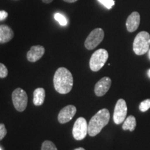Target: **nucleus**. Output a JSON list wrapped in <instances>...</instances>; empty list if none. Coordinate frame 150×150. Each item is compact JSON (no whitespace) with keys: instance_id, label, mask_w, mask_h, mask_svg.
Instances as JSON below:
<instances>
[{"instance_id":"23","label":"nucleus","mask_w":150,"mask_h":150,"mask_svg":"<svg viewBox=\"0 0 150 150\" xmlns=\"http://www.w3.org/2000/svg\"><path fill=\"white\" fill-rule=\"evenodd\" d=\"M63 1L67 3H74L75 1H78V0H63Z\"/></svg>"},{"instance_id":"17","label":"nucleus","mask_w":150,"mask_h":150,"mask_svg":"<svg viewBox=\"0 0 150 150\" xmlns=\"http://www.w3.org/2000/svg\"><path fill=\"white\" fill-rule=\"evenodd\" d=\"M54 19L60 24V25L61 26H66L67 24V21L66 18H65L63 15L59 13H56L54 14Z\"/></svg>"},{"instance_id":"15","label":"nucleus","mask_w":150,"mask_h":150,"mask_svg":"<svg viewBox=\"0 0 150 150\" xmlns=\"http://www.w3.org/2000/svg\"><path fill=\"white\" fill-rule=\"evenodd\" d=\"M136 127V117L133 115H129L127 117L125 120L123 122L122 129L125 131H134Z\"/></svg>"},{"instance_id":"28","label":"nucleus","mask_w":150,"mask_h":150,"mask_svg":"<svg viewBox=\"0 0 150 150\" xmlns=\"http://www.w3.org/2000/svg\"><path fill=\"white\" fill-rule=\"evenodd\" d=\"M0 150H1V148H0Z\"/></svg>"},{"instance_id":"2","label":"nucleus","mask_w":150,"mask_h":150,"mask_svg":"<svg viewBox=\"0 0 150 150\" xmlns=\"http://www.w3.org/2000/svg\"><path fill=\"white\" fill-rule=\"evenodd\" d=\"M110 120V112L106 108H103L91 118L88 123V135L94 137L98 135L102 129L108 125Z\"/></svg>"},{"instance_id":"5","label":"nucleus","mask_w":150,"mask_h":150,"mask_svg":"<svg viewBox=\"0 0 150 150\" xmlns=\"http://www.w3.org/2000/svg\"><path fill=\"white\" fill-rule=\"evenodd\" d=\"M104 38V30L101 28H97L91 31L86 39L84 45L88 50H94L102 42Z\"/></svg>"},{"instance_id":"21","label":"nucleus","mask_w":150,"mask_h":150,"mask_svg":"<svg viewBox=\"0 0 150 150\" xmlns=\"http://www.w3.org/2000/svg\"><path fill=\"white\" fill-rule=\"evenodd\" d=\"M7 134L6 129L4 124H0V140H1Z\"/></svg>"},{"instance_id":"11","label":"nucleus","mask_w":150,"mask_h":150,"mask_svg":"<svg viewBox=\"0 0 150 150\" xmlns=\"http://www.w3.org/2000/svg\"><path fill=\"white\" fill-rule=\"evenodd\" d=\"M45 48L44 47L41 45H35L31 47L30 50L27 52V57L28 61L31 62V63H34L38 61L42 57V56L45 54Z\"/></svg>"},{"instance_id":"16","label":"nucleus","mask_w":150,"mask_h":150,"mask_svg":"<svg viewBox=\"0 0 150 150\" xmlns=\"http://www.w3.org/2000/svg\"><path fill=\"white\" fill-rule=\"evenodd\" d=\"M41 150H58L56 145H54V142L50 140H45L43 142Z\"/></svg>"},{"instance_id":"14","label":"nucleus","mask_w":150,"mask_h":150,"mask_svg":"<svg viewBox=\"0 0 150 150\" xmlns=\"http://www.w3.org/2000/svg\"><path fill=\"white\" fill-rule=\"evenodd\" d=\"M45 98V91L42 88H36L33 92V102L35 106H40L44 103Z\"/></svg>"},{"instance_id":"22","label":"nucleus","mask_w":150,"mask_h":150,"mask_svg":"<svg viewBox=\"0 0 150 150\" xmlns=\"http://www.w3.org/2000/svg\"><path fill=\"white\" fill-rule=\"evenodd\" d=\"M8 13L5 11H0V21H3L8 17Z\"/></svg>"},{"instance_id":"6","label":"nucleus","mask_w":150,"mask_h":150,"mask_svg":"<svg viewBox=\"0 0 150 150\" xmlns=\"http://www.w3.org/2000/svg\"><path fill=\"white\" fill-rule=\"evenodd\" d=\"M12 100L14 107L18 111H24L27 106V94L23 89L18 88L13 92Z\"/></svg>"},{"instance_id":"4","label":"nucleus","mask_w":150,"mask_h":150,"mask_svg":"<svg viewBox=\"0 0 150 150\" xmlns=\"http://www.w3.org/2000/svg\"><path fill=\"white\" fill-rule=\"evenodd\" d=\"M108 59V53L104 49L95 51L90 59V68L93 72H97L104 67Z\"/></svg>"},{"instance_id":"3","label":"nucleus","mask_w":150,"mask_h":150,"mask_svg":"<svg viewBox=\"0 0 150 150\" xmlns=\"http://www.w3.org/2000/svg\"><path fill=\"white\" fill-rule=\"evenodd\" d=\"M150 34L147 31L138 33L133 43V50L136 55L141 56L147 53L149 50Z\"/></svg>"},{"instance_id":"18","label":"nucleus","mask_w":150,"mask_h":150,"mask_svg":"<svg viewBox=\"0 0 150 150\" xmlns=\"http://www.w3.org/2000/svg\"><path fill=\"white\" fill-rule=\"evenodd\" d=\"M150 108V99L142 101L139 105V110L141 112H146Z\"/></svg>"},{"instance_id":"20","label":"nucleus","mask_w":150,"mask_h":150,"mask_svg":"<svg viewBox=\"0 0 150 150\" xmlns=\"http://www.w3.org/2000/svg\"><path fill=\"white\" fill-rule=\"evenodd\" d=\"M8 75V70L3 63H0V78H5Z\"/></svg>"},{"instance_id":"13","label":"nucleus","mask_w":150,"mask_h":150,"mask_svg":"<svg viewBox=\"0 0 150 150\" xmlns=\"http://www.w3.org/2000/svg\"><path fill=\"white\" fill-rule=\"evenodd\" d=\"M14 32L11 27L6 24L0 25V43H6L13 39Z\"/></svg>"},{"instance_id":"1","label":"nucleus","mask_w":150,"mask_h":150,"mask_svg":"<svg viewBox=\"0 0 150 150\" xmlns=\"http://www.w3.org/2000/svg\"><path fill=\"white\" fill-rule=\"evenodd\" d=\"M54 88L60 94L70 93L73 87L72 73L65 67H59L54 76Z\"/></svg>"},{"instance_id":"24","label":"nucleus","mask_w":150,"mask_h":150,"mask_svg":"<svg viewBox=\"0 0 150 150\" xmlns=\"http://www.w3.org/2000/svg\"><path fill=\"white\" fill-rule=\"evenodd\" d=\"M42 2H44L45 4H50V3H51L53 0H42Z\"/></svg>"},{"instance_id":"12","label":"nucleus","mask_w":150,"mask_h":150,"mask_svg":"<svg viewBox=\"0 0 150 150\" xmlns=\"http://www.w3.org/2000/svg\"><path fill=\"white\" fill-rule=\"evenodd\" d=\"M140 16L138 12H133L127 18L126 22L127 29L129 32H134L140 25Z\"/></svg>"},{"instance_id":"8","label":"nucleus","mask_w":150,"mask_h":150,"mask_svg":"<svg viewBox=\"0 0 150 150\" xmlns=\"http://www.w3.org/2000/svg\"><path fill=\"white\" fill-rule=\"evenodd\" d=\"M127 114V106L125 99H120L116 103L113 113V121L116 125H120L125 120Z\"/></svg>"},{"instance_id":"10","label":"nucleus","mask_w":150,"mask_h":150,"mask_svg":"<svg viewBox=\"0 0 150 150\" xmlns=\"http://www.w3.org/2000/svg\"><path fill=\"white\" fill-rule=\"evenodd\" d=\"M111 86V79L108 76L101 79L95 86V93L97 96L102 97L109 91Z\"/></svg>"},{"instance_id":"27","label":"nucleus","mask_w":150,"mask_h":150,"mask_svg":"<svg viewBox=\"0 0 150 150\" xmlns=\"http://www.w3.org/2000/svg\"><path fill=\"white\" fill-rule=\"evenodd\" d=\"M148 52H149V59H150V49L149 50V51H148Z\"/></svg>"},{"instance_id":"9","label":"nucleus","mask_w":150,"mask_h":150,"mask_svg":"<svg viewBox=\"0 0 150 150\" xmlns=\"http://www.w3.org/2000/svg\"><path fill=\"white\" fill-rule=\"evenodd\" d=\"M76 108L73 105H68L62 108L58 115V120L61 124H65L70 122L75 115Z\"/></svg>"},{"instance_id":"19","label":"nucleus","mask_w":150,"mask_h":150,"mask_svg":"<svg viewBox=\"0 0 150 150\" xmlns=\"http://www.w3.org/2000/svg\"><path fill=\"white\" fill-rule=\"evenodd\" d=\"M98 1L108 9L112 8V7L115 4L114 0H98Z\"/></svg>"},{"instance_id":"7","label":"nucleus","mask_w":150,"mask_h":150,"mask_svg":"<svg viewBox=\"0 0 150 150\" xmlns=\"http://www.w3.org/2000/svg\"><path fill=\"white\" fill-rule=\"evenodd\" d=\"M88 134V124L84 117H79L74 122L72 135L75 140H81Z\"/></svg>"},{"instance_id":"25","label":"nucleus","mask_w":150,"mask_h":150,"mask_svg":"<svg viewBox=\"0 0 150 150\" xmlns=\"http://www.w3.org/2000/svg\"><path fill=\"white\" fill-rule=\"evenodd\" d=\"M74 150H86V149L83 147H79V148H76V149H75Z\"/></svg>"},{"instance_id":"26","label":"nucleus","mask_w":150,"mask_h":150,"mask_svg":"<svg viewBox=\"0 0 150 150\" xmlns=\"http://www.w3.org/2000/svg\"><path fill=\"white\" fill-rule=\"evenodd\" d=\"M147 74H148V76H149V77L150 78V69L149 70H148V72H147Z\"/></svg>"}]
</instances>
